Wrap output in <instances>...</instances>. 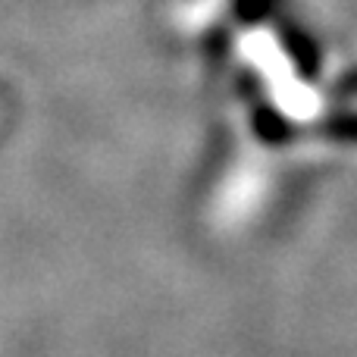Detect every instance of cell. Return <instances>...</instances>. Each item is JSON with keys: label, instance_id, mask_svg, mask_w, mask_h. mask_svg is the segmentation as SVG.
Instances as JSON below:
<instances>
[{"label": "cell", "instance_id": "cell-1", "mask_svg": "<svg viewBox=\"0 0 357 357\" xmlns=\"http://www.w3.org/2000/svg\"><path fill=\"white\" fill-rule=\"evenodd\" d=\"M282 44L289 50V56L295 60V66L301 69V75H314L317 63H320V50H317L314 38L291 25V29H282Z\"/></svg>", "mask_w": 357, "mask_h": 357}, {"label": "cell", "instance_id": "cell-2", "mask_svg": "<svg viewBox=\"0 0 357 357\" xmlns=\"http://www.w3.org/2000/svg\"><path fill=\"white\" fill-rule=\"evenodd\" d=\"M273 13V0H235V16L241 22H264Z\"/></svg>", "mask_w": 357, "mask_h": 357}]
</instances>
